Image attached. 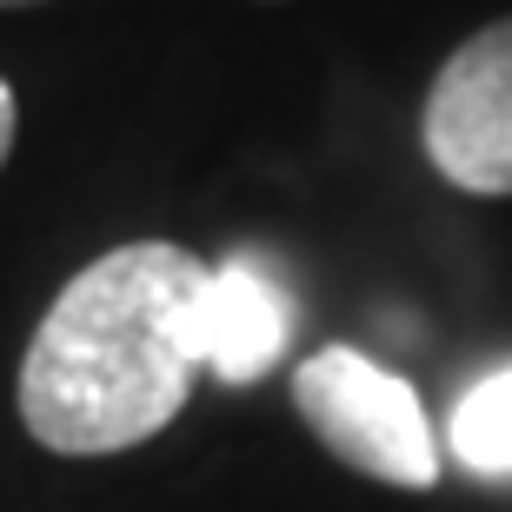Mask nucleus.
<instances>
[{"label":"nucleus","mask_w":512,"mask_h":512,"mask_svg":"<svg viewBox=\"0 0 512 512\" xmlns=\"http://www.w3.org/2000/svg\"><path fill=\"white\" fill-rule=\"evenodd\" d=\"M207 260L127 240L60 286L20 360V426L67 459L127 453L180 419L200 366Z\"/></svg>","instance_id":"nucleus-1"},{"label":"nucleus","mask_w":512,"mask_h":512,"mask_svg":"<svg viewBox=\"0 0 512 512\" xmlns=\"http://www.w3.org/2000/svg\"><path fill=\"white\" fill-rule=\"evenodd\" d=\"M419 140L459 193H512V14L446 54L419 114Z\"/></svg>","instance_id":"nucleus-3"},{"label":"nucleus","mask_w":512,"mask_h":512,"mask_svg":"<svg viewBox=\"0 0 512 512\" xmlns=\"http://www.w3.org/2000/svg\"><path fill=\"white\" fill-rule=\"evenodd\" d=\"M293 333V300L280 280H266L253 260H227L207 273V300H200V366L227 386L260 380L266 366L286 353Z\"/></svg>","instance_id":"nucleus-4"},{"label":"nucleus","mask_w":512,"mask_h":512,"mask_svg":"<svg viewBox=\"0 0 512 512\" xmlns=\"http://www.w3.org/2000/svg\"><path fill=\"white\" fill-rule=\"evenodd\" d=\"M0 7H34V0H0Z\"/></svg>","instance_id":"nucleus-7"},{"label":"nucleus","mask_w":512,"mask_h":512,"mask_svg":"<svg viewBox=\"0 0 512 512\" xmlns=\"http://www.w3.org/2000/svg\"><path fill=\"white\" fill-rule=\"evenodd\" d=\"M453 453L473 473H512V366L486 373L453 406Z\"/></svg>","instance_id":"nucleus-5"},{"label":"nucleus","mask_w":512,"mask_h":512,"mask_svg":"<svg viewBox=\"0 0 512 512\" xmlns=\"http://www.w3.org/2000/svg\"><path fill=\"white\" fill-rule=\"evenodd\" d=\"M293 406L320 433L326 453L353 473L406 486V493H426L439 479V439L426 426L419 393L353 346H320L313 360H300Z\"/></svg>","instance_id":"nucleus-2"},{"label":"nucleus","mask_w":512,"mask_h":512,"mask_svg":"<svg viewBox=\"0 0 512 512\" xmlns=\"http://www.w3.org/2000/svg\"><path fill=\"white\" fill-rule=\"evenodd\" d=\"M14 127H20V107H14V87L0 80V167H7V153H14Z\"/></svg>","instance_id":"nucleus-6"}]
</instances>
